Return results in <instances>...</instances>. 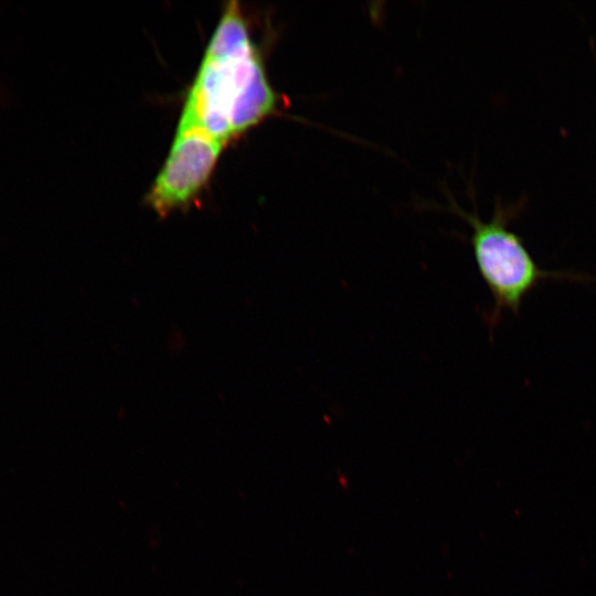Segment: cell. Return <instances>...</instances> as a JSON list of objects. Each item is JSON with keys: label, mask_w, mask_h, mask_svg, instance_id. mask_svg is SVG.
Returning a JSON list of instances; mask_svg holds the SVG:
<instances>
[{"label": "cell", "mask_w": 596, "mask_h": 596, "mask_svg": "<svg viewBox=\"0 0 596 596\" xmlns=\"http://www.w3.org/2000/svg\"><path fill=\"white\" fill-rule=\"evenodd\" d=\"M272 87L236 2H230L212 35L189 91L182 118L224 145L277 113Z\"/></svg>", "instance_id": "cell-1"}, {"label": "cell", "mask_w": 596, "mask_h": 596, "mask_svg": "<svg viewBox=\"0 0 596 596\" xmlns=\"http://www.w3.org/2000/svg\"><path fill=\"white\" fill-rule=\"evenodd\" d=\"M451 210L471 227V245L479 274L492 295L494 306L490 320L503 310L518 313L522 301L542 280L562 277L541 269L522 240L507 226L502 211L491 220H480L454 203Z\"/></svg>", "instance_id": "cell-2"}, {"label": "cell", "mask_w": 596, "mask_h": 596, "mask_svg": "<svg viewBox=\"0 0 596 596\" xmlns=\"http://www.w3.org/2000/svg\"><path fill=\"white\" fill-rule=\"evenodd\" d=\"M225 145L200 125L180 117L170 152L147 194L161 216L187 206L210 179Z\"/></svg>", "instance_id": "cell-3"}]
</instances>
